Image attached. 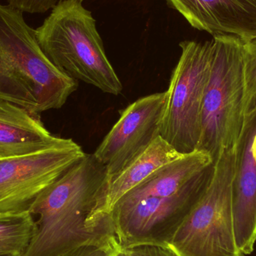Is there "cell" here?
<instances>
[{
  "instance_id": "cell-1",
  "label": "cell",
  "mask_w": 256,
  "mask_h": 256,
  "mask_svg": "<svg viewBox=\"0 0 256 256\" xmlns=\"http://www.w3.org/2000/svg\"><path fill=\"white\" fill-rule=\"evenodd\" d=\"M104 180L105 167L93 154H86L45 189L28 209L38 219L32 242L22 256H66L116 238L114 233L94 232L86 226Z\"/></svg>"
},
{
  "instance_id": "cell-6",
  "label": "cell",
  "mask_w": 256,
  "mask_h": 256,
  "mask_svg": "<svg viewBox=\"0 0 256 256\" xmlns=\"http://www.w3.org/2000/svg\"><path fill=\"white\" fill-rule=\"evenodd\" d=\"M173 70L160 126V136L179 153L196 150L204 94L210 76L213 40H184Z\"/></svg>"
},
{
  "instance_id": "cell-18",
  "label": "cell",
  "mask_w": 256,
  "mask_h": 256,
  "mask_svg": "<svg viewBox=\"0 0 256 256\" xmlns=\"http://www.w3.org/2000/svg\"><path fill=\"white\" fill-rule=\"evenodd\" d=\"M112 256H130V255L128 254L127 249L122 248V246L120 245L118 248H117L116 250L115 254Z\"/></svg>"
},
{
  "instance_id": "cell-13",
  "label": "cell",
  "mask_w": 256,
  "mask_h": 256,
  "mask_svg": "<svg viewBox=\"0 0 256 256\" xmlns=\"http://www.w3.org/2000/svg\"><path fill=\"white\" fill-rule=\"evenodd\" d=\"M213 164L212 156L204 150H195L185 154L152 173L126 194L112 210L128 207L144 198L173 195Z\"/></svg>"
},
{
  "instance_id": "cell-11",
  "label": "cell",
  "mask_w": 256,
  "mask_h": 256,
  "mask_svg": "<svg viewBox=\"0 0 256 256\" xmlns=\"http://www.w3.org/2000/svg\"><path fill=\"white\" fill-rule=\"evenodd\" d=\"M256 134V114L246 120L238 146V164L233 188V219L236 242L244 256L256 243V160L252 144Z\"/></svg>"
},
{
  "instance_id": "cell-9",
  "label": "cell",
  "mask_w": 256,
  "mask_h": 256,
  "mask_svg": "<svg viewBox=\"0 0 256 256\" xmlns=\"http://www.w3.org/2000/svg\"><path fill=\"white\" fill-rule=\"evenodd\" d=\"M166 96L156 92L131 104L99 144L93 155L105 167L102 190L160 136Z\"/></svg>"
},
{
  "instance_id": "cell-19",
  "label": "cell",
  "mask_w": 256,
  "mask_h": 256,
  "mask_svg": "<svg viewBox=\"0 0 256 256\" xmlns=\"http://www.w3.org/2000/svg\"><path fill=\"white\" fill-rule=\"evenodd\" d=\"M252 152H254V155L256 160V134L254 137V144H252Z\"/></svg>"
},
{
  "instance_id": "cell-2",
  "label": "cell",
  "mask_w": 256,
  "mask_h": 256,
  "mask_svg": "<svg viewBox=\"0 0 256 256\" xmlns=\"http://www.w3.org/2000/svg\"><path fill=\"white\" fill-rule=\"evenodd\" d=\"M78 88L44 54L24 13L0 3V99L40 115L60 109Z\"/></svg>"
},
{
  "instance_id": "cell-7",
  "label": "cell",
  "mask_w": 256,
  "mask_h": 256,
  "mask_svg": "<svg viewBox=\"0 0 256 256\" xmlns=\"http://www.w3.org/2000/svg\"><path fill=\"white\" fill-rule=\"evenodd\" d=\"M212 170L213 164L170 196L144 198L128 207L114 208L108 216L120 246H168L206 189Z\"/></svg>"
},
{
  "instance_id": "cell-5",
  "label": "cell",
  "mask_w": 256,
  "mask_h": 256,
  "mask_svg": "<svg viewBox=\"0 0 256 256\" xmlns=\"http://www.w3.org/2000/svg\"><path fill=\"white\" fill-rule=\"evenodd\" d=\"M238 147L214 161L210 180L168 246L178 256H245L236 242L233 188Z\"/></svg>"
},
{
  "instance_id": "cell-12",
  "label": "cell",
  "mask_w": 256,
  "mask_h": 256,
  "mask_svg": "<svg viewBox=\"0 0 256 256\" xmlns=\"http://www.w3.org/2000/svg\"><path fill=\"white\" fill-rule=\"evenodd\" d=\"M73 142L52 135L39 114L0 99V159L64 147Z\"/></svg>"
},
{
  "instance_id": "cell-4",
  "label": "cell",
  "mask_w": 256,
  "mask_h": 256,
  "mask_svg": "<svg viewBox=\"0 0 256 256\" xmlns=\"http://www.w3.org/2000/svg\"><path fill=\"white\" fill-rule=\"evenodd\" d=\"M210 76L204 94L202 130L196 150L214 161L237 148L246 126L244 42L231 34L213 36Z\"/></svg>"
},
{
  "instance_id": "cell-3",
  "label": "cell",
  "mask_w": 256,
  "mask_h": 256,
  "mask_svg": "<svg viewBox=\"0 0 256 256\" xmlns=\"http://www.w3.org/2000/svg\"><path fill=\"white\" fill-rule=\"evenodd\" d=\"M34 32L44 54L62 72L103 92L121 94L122 84L108 60L96 19L82 2L60 0Z\"/></svg>"
},
{
  "instance_id": "cell-20",
  "label": "cell",
  "mask_w": 256,
  "mask_h": 256,
  "mask_svg": "<svg viewBox=\"0 0 256 256\" xmlns=\"http://www.w3.org/2000/svg\"><path fill=\"white\" fill-rule=\"evenodd\" d=\"M58 1H60V0H58ZM80 1L82 2H84V1H85V0H80Z\"/></svg>"
},
{
  "instance_id": "cell-15",
  "label": "cell",
  "mask_w": 256,
  "mask_h": 256,
  "mask_svg": "<svg viewBox=\"0 0 256 256\" xmlns=\"http://www.w3.org/2000/svg\"><path fill=\"white\" fill-rule=\"evenodd\" d=\"M246 117L256 114V37L244 42Z\"/></svg>"
},
{
  "instance_id": "cell-10",
  "label": "cell",
  "mask_w": 256,
  "mask_h": 256,
  "mask_svg": "<svg viewBox=\"0 0 256 256\" xmlns=\"http://www.w3.org/2000/svg\"><path fill=\"white\" fill-rule=\"evenodd\" d=\"M191 26L212 36L226 34L244 42L256 37V0H164Z\"/></svg>"
},
{
  "instance_id": "cell-14",
  "label": "cell",
  "mask_w": 256,
  "mask_h": 256,
  "mask_svg": "<svg viewBox=\"0 0 256 256\" xmlns=\"http://www.w3.org/2000/svg\"><path fill=\"white\" fill-rule=\"evenodd\" d=\"M37 230L28 210L0 213V256H22Z\"/></svg>"
},
{
  "instance_id": "cell-17",
  "label": "cell",
  "mask_w": 256,
  "mask_h": 256,
  "mask_svg": "<svg viewBox=\"0 0 256 256\" xmlns=\"http://www.w3.org/2000/svg\"><path fill=\"white\" fill-rule=\"evenodd\" d=\"M130 256H178L168 246L142 244L126 248Z\"/></svg>"
},
{
  "instance_id": "cell-16",
  "label": "cell",
  "mask_w": 256,
  "mask_h": 256,
  "mask_svg": "<svg viewBox=\"0 0 256 256\" xmlns=\"http://www.w3.org/2000/svg\"><path fill=\"white\" fill-rule=\"evenodd\" d=\"M120 244L116 238L98 244H91L82 246L78 250L66 256H112Z\"/></svg>"
},
{
  "instance_id": "cell-8",
  "label": "cell",
  "mask_w": 256,
  "mask_h": 256,
  "mask_svg": "<svg viewBox=\"0 0 256 256\" xmlns=\"http://www.w3.org/2000/svg\"><path fill=\"white\" fill-rule=\"evenodd\" d=\"M86 153L69 146L0 159V213L28 210L38 196Z\"/></svg>"
}]
</instances>
